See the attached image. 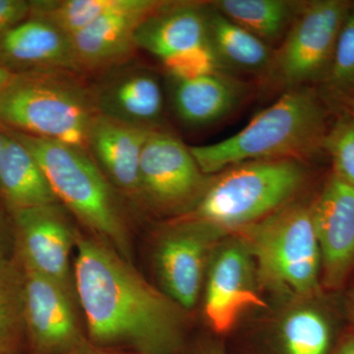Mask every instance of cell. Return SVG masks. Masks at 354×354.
Here are the masks:
<instances>
[{"label": "cell", "instance_id": "1", "mask_svg": "<svg viewBox=\"0 0 354 354\" xmlns=\"http://www.w3.org/2000/svg\"><path fill=\"white\" fill-rule=\"evenodd\" d=\"M73 285L92 344L135 354H176L183 312L131 262L101 241L77 234Z\"/></svg>", "mask_w": 354, "mask_h": 354}, {"label": "cell", "instance_id": "2", "mask_svg": "<svg viewBox=\"0 0 354 354\" xmlns=\"http://www.w3.org/2000/svg\"><path fill=\"white\" fill-rule=\"evenodd\" d=\"M327 131L323 99L304 86L290 88L236 134L189 148L201 171L209 176L252 160H302L323 150Z\"/></svg>", "mask_w": 354, "mask_h": 354}, {"label": "cell", "instance_id": "3", "mask_svg": "<svg viewBox=\"0 0 354 354\" xmlns=\"http://www.w3.org/2000/svg\"><path fill=\"white\" fill-rule=\"evenodd\" d=\"M36 158L57 201L99 241L131 262L129 234L111 183L87 151L10 131Z\"/></svg>", "mask_w": 354, "mask_h": 354}, {"label": "cell", "instance_id": "4", "mask_svg": "<svg viewBox=\"0 0 354 354\" xmlns=\"http://www.w3.org/2000/svg\"><path fill=\"white\" fill-rule=\"evenodd\" d=\"M97 113L92 90L71 74H12L0 91V127L87 152Z\"/></svg>", "mask_w": 354, "mask_h": 354}, {"label": "cell", "instance_id": "5", "mask_svg": "<svg viewBox=\"0 0 354 354\" xmlns=\"http://www.w3.org/2000/svg\"><path fill=\"white\" fill-rule=\"evenodd\" d=\"M301 160H252L232 165L209 180L197 204L184 216L225 235L243 230L286 205L304 187Z\"/></svg>", "mask_w": 354, "mask_h": 354}, {"label": "cell", "instance_id": "6", "mask_svg": "<svg viewBox=\"0 0 354 354\" xmlns=\"http://www.w3.org/2000/svg\"><path fill=\"white\" fill-rule=\"evenodd\" d=\"M236 234L266 286L301 301L320 295L322 262L310 205L290 203Z\"/></svg>", "mask_w": 354, "mask_h": 354}, {"label": "cell", "instance_id": "7", "mask_svg": "<svg viewBox=\"0 0 354 354\" xmlns=\"http://www.w3.org/2000/svg\"><path fill=\"white\" fill-rule=\"evenodd\" d=\"M351 3L348 0L301 2L270 65L274 75L290 90L313 81L322 82Z\"/></svg>", "mask_w": 354, "mask_h": 354}, {"label": "cell", "instance_id": "8", "mask_svg": "<svg viewBox=\"0 0 354 354\" xmlns=\"http://www.w3.org/2000/svg\"><path fill=\"white\" fill-rule=\"evenodd\" d=\"M207 178L189 147L169 133H149L140 162V197L162 212L186 213L197 204Z\"/></svg>", "mask_w": 354, "mask_h": 354}, {"label": "cell", "instance_id": "9", "mask_svg": "<svg viewBox=\"0 0 354 354\" xmlns=\"http://www.w3.org/2000/svg\"><path fill=\"white\" fill-rule=\"evenodd\" d=\"M23 272L24 333L32 353L65 354L87 344L74 305L75 292L29 270Z\"/></svg>", "mask_w": 354, "mask_h": 354}, {"label": "cell", "instance_id": "10", "mask_svg": "<svg viewBox=\"0 0 354 354\" xmlns=\"http://www.w3.org/2000/svg\"><path fill=\"white\" fill-rule=\"evenodd\" d=\"M16 260L21 267L74 290L70 254L78 232L59 204L12 212Z\"/></svg>", "mask_w": 354, "mask_h": 354}, {"label": "cell", "instance_id": "11", "mask_svg": "<svg viewBox=\"0 0 354 354\" xmlns=\"http://www.w3.org/2000/svg\"><path fill=\"white\" fill-rule=\"evenodd\" d=\"M223 236L206 223L183 216L160 239L156 254L158 277L165 295L183 310L196 304L209 257Z\"/></svg>", "mask_w": 354, "mask_h": 354}, {"label": "cell", "instance_id": "12", "mask_svg": "<svg viewBox=\"0 0 354 354\" xmlns=\"http://www.w3.org/2000/svg\"><path fill=\"white\" fill-rule=\"evenodd\" d=\"M212 257L204 313L212 329L223 334L232 330L247 310L266 304L256 288L255 263L239 237L216 249Z\"/></svg>", "mask_w": 354, "mask_h": 354}, {"label": "cell", "instance_id": "13", "mask_svg": "<svg viewBox=\"0 0 354 354\" xmlns=\"http://www.w3.org/2000/svg\"><path fill=\"white\" fill-rule=\"evenodd\" d=\"M322 262V286L337 290L354 271V187L330 176L311 205Z\"/></svg>", "mask_w": 354, "mask_h": 354}, {"label": "cell", "instance_id": "14", "mask_svg": "<svg viewBox=\"0 0 354 354\" xmlns=\"http://www.w3.org/2000/svg\"><path fill=\"white\" fill-rule=\"evenodd\" d=\"M0 65L11 74L81 73L71 38L32 16L0 39Z\"/></svg>", "mask_w": 354, "mask_h": 354}, {"label": "cell", "instance_id": "15", "mask_svg": "<svg viewBox=\"0 0 354 354\" xmlns=\"http://www.w3.org/2000/svg\"><path fill=\"white\" fill-rule=\"evenodd\" d=\"M162 3L164 0H143L140 6L109 14L70 37L81 73L124 62L137 48L135 36L140 24Z\"/></svg>", "mask_w": 354, "mask_h": 354}, {"label": "cell", "instance_id": "16", "mask_svg": "<svg viewBox=\"0 0 354 354\" xmlns=\"http://www.w3.org/2000/svg\"><path fill=\"white\" fill-rule=\"evenodd\" d=\"M152 130L97 113L88 131V153L109 183L131 197H140V162Z\"/></svg>", "mask_w": 354, "mask_h": 354}, {"label": "cell", "instance_id": "17", "mask_svg": "<svg viewBox=\"0 0 354 354\" xmlns=\"http://www.w3.org/2000/svg\"><path fill=\"white\" fill-rule=\"evenodd\" d=\"M97 113L134 127L156 129L162 93L157 77L146 69L116 70L92 90Z\"/></svg>", "mask_w": 354, "mask_h": 354}, {"label": "cell", "instance_id": "18", "mask_svg": "<svg viewBox=\"0 0 354 354\" xmlns=\"http://www.w3.org/2000/svg\"><path fill=\"white\" fill-rule=\"evenodd\" d=\"M209 14L196 2L164 1L140 24L136 48L162 60L209 44Z\"/></svg>", "mask_w": 354, "mask_h": 354}, {"label": "cell", "instance_id": "19", "mask_svg": "<svg viewBox=\"0 0 354 354\" xmlns=\"http://www.w3.org/2000/svg\"><path fill=\"white\" fill-rule=\"evenodd\" d=\"M0 198L10 213L59 204L36 158L9 131L0 135Z\"/></svg>", "mask_w": 354, "mask_h": 354}, {"label": "cell", "instance_id": "20", "mask_svg": "<svg viewBox=\"0 0 354 354\" xmlns=\"http://www.w3.org/2000/svg\"><path fill=\"white\" fill-rule=\"evenodd\" d=\"M174 83V109L179 118L191 127H205L223 120L243 99V86L218 72Z\"/></svg>", "mask_w": 354, "mask_h": 354}, {"label": "cell", "instance_id": "21", "mask_svg": "<svg viewBox=\"0 0 354 354\" xmlns=\"http://www.w3.org/2000/svg\"><path fill=\"white\" fill-rule=\"evenodd\" d=\"M209 43L220 64L249 71L271 65L272 53L267 43L218 10L209 14Z\"/></svg>", "mask_w": 354, "mask_h": 354}, {"label": "cell", "instance_id": "22", "mask_svg": "<svg viewBox=\"0 0 354 354\" xmlns=\"http://www.w3.org/2000/svg\"><path fill=\"white\" fill-rule=\"evenodd\" d=\"M300 4L286 0H221L214 6L235 24L267 43L281 38L290 27Z\"/></svg>", "mask_w": 354, "mask_h": 354}, {"label": "cell", "instance_id": "23", "mask_svg": "<svg viewBox=\"0 0 354 354\" xmlns=\"http://www.w3.org/2000/svg\"><path fill=\"white\" fill-rule=\"evenodd\" d=\"M286 354H330L335 325L327 310L301 305L291 310L279 327Z\"/></svg>", "mask_w": 354, "mask_h": 354}, {"label": "cell", "instance_id": "24", "mask_svg": "<svg viewBox=\"0 0 354 354\" xmlns=\"http://www.w3.org/2000/svg\"><path fill=\"white\" fill-rule=\"evenodd\" d=\"M143 0H32L30 16L48 21L71 37L109 14L140 6Z\"/></svg>", "mask_w": 354, "mask_h": 354}, {"label": "cell", "instance_id": "25", "mask_svg": "<svg viewBox=\"0 0 354 354\" xmlns=\"http://www.w3.org/2000/svg\"><path fill=\"white\" fill-rule=\"evenodd\" d=\"M24 272L18 261L0 254V353H17L23 321Z\"/></svg>", "mask_w": 354, "mask_h": 354}, {"label": "cell", "instance_id": "26", "mask_svg": "<svg viewBox=\"0 0 354 354\" xmlns=\"http://www.w3.org/2000/svg\"><path fill=\"white\" fill-rule=\"evenodd\" d=\"M333 100L346 102L354 94V2L337 39L332 64L322 81Z\"/></svg>", "mask_w": 354, "mask_h": 354}, {"label": "cell", "instance_id": "27", "mask_svg": "<svg viewBox=\"0 0 354 354\" xmlns=\"http://www.w3.org/2000/svg\"><path fill=\"white\" fill-rule=\"evenodd\" d=\"M323 150L332 160L333 174L354 187V118L348 111L328 128Z\"/></svg>", "mask_w": 354, "mask_h": 354}, {"label": "cell", "instance_id": "28", "mask_svg": "<svg viewBox=\"0 0 354 354\" xmlns=\"http://www.w3.org/2000/svg\"><path fill=\"white\" fill-rule=\"evenodd\" d=\"M174 81H191L218 72L220 62L209 44L174 53L162 59Z\"/></svg>", "mask_w": 354, "mask_h": 354}, {"label": "cell", "instance_id": "29", "mask_svg": "<svg viewBox=\"0 0 354 354\" xmlns=\"http://www.w3.org/2000/svg\"><path fill=\"white\" fill-rule=\"evenodd\" d=\"M30 16V1L0 0V39Z\"/></svg>", "mask_w": 354, "mask_h": 354}, {"label": "cell", "instance_id": "30", "mask_svg": "<svg viewBox=\"0 0 354 354\" xmlns=\"http://www.w3.org/2000/svg\"><path fill=\"white\" fill-rule=\"evenodd\" d=\"M65 354H127L123 353H120V351H116V349L111 348H102V346H95L94 344H90V342H87V344H83V346H79L74 349V351H69V353Z\"/></svg>", "mask_w": 354, "mask_h": 354}, {"label": "cell", "instance_id": "31", "mask_svg": "<svg viewBox=\"0 0 354 354\" xmlns=\"http://www.w3.org/2000/svg\"><path fill=\"white\" fill-rule=\"evenodd\" d=\"M332 354H354V333L344 337Z\"/></svg>", "mask_w": 354, "mask_h": 354}, {"label": "cell", "instance_id": "32", "mask_svg": "<svg viewBox=\"0 0 354 354\" xmlns=\"http://www.w3.org/2000/svg\"><path fill=\"white\" fill-rule=\"evenodd\" d=\"M7 246H8V237H7L6 225L0 216V254L6 255Z\"/></svg>", "mask_w": 354, "mask_h": 354}, {"label": "cell", "instance_id": "33", "mask_svg": "<svg viewBox=\"0 0 354 354\" xmlns=\"http://www.w3.org/2000/svg\"><path fill=\"white\" fill-rule=\"evenodd\" d=\"M12 74L0 65V91L4 88Z\"/></svg>", "mask_w": 354, "mask_h": 354}, {"label": "cell", "instance_id": "34", "mask_svg": "<svg viewBox=\"0 0 354 354\" xmlns=\"http://www.w3.org/2000/svg\"><path fill=\"white\" fill-rule=\"evenodd\" d=\"M348 312L351 323H353L354 327V290H353V292H351V297H349Z\"/></svg>", "mask_w": 354, "mask_h": 354}, {"label": "cell", "instance_id": "35", "mask_svg": "<svg viewBox=\"0 0 354 354\" xmlns=\"http://www.w3.org/2000/svg\"><path fill=\"white\" fill-rule=\"evenodd\" d=\"M201 354H225L223 353V349L218 348V346H213V348H209L205 349Z\"/></svg>", "mask_w": 354, "mask_h": 354}, {"label": "cell", "instance_id": "36", "mask_svg": "<svg viewBox=\"0 0 354 354\" xmlns=\"http://www.w3.org/2000/svg\"><path fill=\"white\" fill-rule=\"evenodd\" d=\"M346 104L348 106V113L351 114V116L354 118V94L349 97Z\"/></svg>", "mask_w": 354, "mask_h": 354}, {"label": "cell", "instance_id": "37", "mask_svg": "<svg viewBox=\"0 0 354 354\" xmlns=\"http://www.w3.org/2000/svg\"><path fill=\"white\" fill-rule=\"evenodd\" d=\"M0 354H17V353H2Z\"/></svg>", "mask_w": 354, "mask_h": 354}, {"label": "cell", "instance_id": "38", "mask_svg": "<svg viewBox=\"0 0 354 354\" xmlns=\"http://www.w3.org/2000/svg\"><path fill=\"white\" fill-rule=\"evenodd\" d=\"M1 130H2L1 128H0V135H1V132H2Z\"/></svg>", "mask_w": 354, "mask_h": 354}]
</instances>
